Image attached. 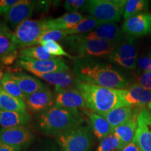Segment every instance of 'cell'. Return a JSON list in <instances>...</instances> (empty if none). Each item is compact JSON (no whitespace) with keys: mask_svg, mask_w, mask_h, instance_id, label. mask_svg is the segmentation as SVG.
I'll return each mask as SVG.
<instances>
[{"mask_svg":"<svg viewBox=\"0 0 151 151\" xmlns=\"http://www.w3.org/2000/svg\"><path fill=\"white\" fill-rule=\"evenodd\" d=\"M37 78L46 81L48 83L55 86V90H64L73 88L75 86L77 77L73 71L68 69L67 71L52 72L48 73H35Z\"/></svg>","mask_w":151,"mask_h":151,"instance_id":"obj_17","label":"cell"},{"mask_svg":"<svg viewBox=\"0 0 151 151\" xmlns=\"http://www.w3.org/2000/svg\"><path fill=\"white\" fill-rule=\"evenodd\" d=\"M24 100L13 97L0 86V110L7 111H27Z\"/></svg>","mask_w":151,"mask_h":151,"instance_id":"obj_25","label":"cell"},{"mask_svg":"<svg viewBox=\"0 0 151 151\" xmlns=\"http://www.w3.org/2000/svg\"><path fill=\"white\" fill-rule=\"evenodd\" d=\"M122 32L129 37H139L151 34V14L142 13L124 20Z\"/></svg>","mask_w":151,"mask_h":151,"instance_id":"obj_13","label":"cell"},{"mask_svg":"<svg viewBox=\"0 0 151 151\" xmlns=\"http://www.w3.org/2000/svg\"><path fill=\"white\" fill-rule=\"evenodd\" d=\"M141 151H151V111L143 108L137 118V129L134 138Z\"/></svg>","mask_w":151,"mask_h":151,"instance_id":"obj_12","label":"cell"},{"mask_svg":"<svg viewBox=\"0 0 151 151\" xmlns=\"http://www.w3.org/2000/svg\"><path fill=\"white\" fill-rule=\"evenodd\" d=\"M74 87L82 94L88 110L102 116L113 109L126 106L122 90L88 83L78 78Z\"/></svg>","mask_w":151,"mask_h":151,"instance_id":"obj_2","label":"cell"},{"mask_svg":"<svg viewBox=\"0 0 151 151\" xmlns=\"http://www.w3.org/2000/svg\"><path fill=\"white\" fill-rule=\"evenodd\" d=\"M120 143L118 138L112 133L100 141L96 151H115L120 150Z\"/></svg>","mask_w":151,"mask_h":151,"instance_id":"obj_31","label":"cell"},{"mask_svg":"<svg viewBox=\"0 0 151 151\" xmlns=\"http://www.w3.org/2000/svg\"><path fill=\"white\" fill-rule=\"evenodd\" d=\"M122 94L126 106L143 107L151 101V91L136 83L126 89H122Z\"/></svg>","mask_w":151,"mask_h":151,"instance_id":"obj_16","label":"cell"},{"mask_svg":"<svg viewBox=\"0 0 151 151\" xmlns=\"http://www.w3.org/2000/svg\"><path fill=\"white\" fill-rule=\"evenodd\" d=\"M11 74L20 89L26 96L39 91L46 86L37 77L28 75L22 71Z\"/></svg>","mask_w":151,"mask_h":151,"instance_id":"obj_20","label":"cell"},{"mask_svg":"<svg viewBox=\"0 0 151 151\" xmlns=\"http://www.w3.org/2000/svg\"><path fill=\"white\" fill-rule=\"evenodd\" d=\"M69 51L77 55L74 58H104L108 60L116 46V43L99 40L86 39L82 35H71L63 41Z\"/></svg>","mask_w":151,"mask_h":151,"instance_id":"obj_4","label":"cell"},{"mask_svg":"<svg viewBox=\"0 0 151 151\" xmlns=\"http://www.w3.org/2000/svg\"><path fill=\"white\" fill-rule=\"evenodd\" d=\"M137 118L135 117L113 129V133L118 138L120 149L132 142L137 129Z\"/></svg>","mask_w":151,"mask_h":151,"instance_id":"obj_23","label":"cell"},{"mask_svg":"<svg viewBox=\"0 0 151 151\" xmlns=\"http://www.w3.org/2000/svg\"><path fill=\"white\" fill-rule=\"evenodd\" d=\"M68 37V34L65 30L53 29L46 32L41 36L39 39L38 44H41L43 42L47 41H63Z\"/></svg>","mask_w":151,"mask_h":151,"instance_id":"obj_33","label":"cell"},{"mask_svg":"<svg viewBox=\"0 0 151 151\" xmlns=\"http://www.w3.org/2000/svg\"><path fill=\"white\" fill-rule=\"evenodd\" d=\"M86 3V1L84 0H67L65 1L64 6L69 13H75L85 6Z\"/></svg>","mask_w":151,"mask_h":151,"instance_id":"obj_36","label":"cell"},{"mask_svg":"<svg viewBox=\"0 0 151 151\" xmlns=\"http://www.w3.org/2000/svg\"><path fill=\"white\" fill-rule=\"evenodd\" d=\"M148 10V1L144 0H129L127 1L124 11V18L125 20L136 16V15L142 14Z\"/></svg>","mask_w":151,"mask_h":151,"instance_id":"obj_30","label":"cell"},{"mask_svg":"<svg viewBox=\"0 0 151 151\" xmlns=\"http://www.w3.org/2000/svg\"><path fill=\"white\" fill-rule=\"evenodd\" d=\"M0 67H1V64H0Z\"/></svg>","mask_w":151,"mask_h":151,"instance_id":"obj_44","label":"cell"},{"mask_svg":"<svg viewBox=\"0 0 151 151\" xmlns=\"http://www.w3.org/2000/svg\"><path fill=\"white\" fill-rule=\"evenodd\" d=\"M15 65L21 68L22 69L29 71L33 74L59 72L69 69L61 57L50 60H35L28 58H19Z\"/></svg>","mask_w":151,"mask_h":151,"instance_id":"obj_9","label":"cell"},{"mask_svg":"<svg viewBox=\"0 0 151 151\" xmlns=\"http://www.w3.org/2000/svg\"><path fill=\"white\" fill-rule=\"evenodd\" d=\"M4 24H5L4 23H2V22H0V31H1V29H2L3 27H4Z\"/></svg>","mask_w":151,"mask_h":151,"instance_id":"obj_43","label":"cell"},{"mask_svg":"<svg viewBox=\"0 0 151 151\" xmlns=\"http://www.w3.org/2000/svg\"><path fill=\"white\" fill-rule=\"evenodd\" d=\"M106 22H101L91 16H86L81 21L77 24L74 27L70 29L65 30L68 35H84L89 33L92 30Z\"/></svg>","mask_w":151,"mask_h":151,"instance_id":"obj_28","label":"cell"},{"mask_svg":"<svg viewBox=\"0 0 151 151\" xmlns=\"http://www.w3.org/2000/svg\"><path fill=\"white\" fill-rule=\"evenodd\" d=\"M24 102L29 110L34 113H41L55 105L54 94L48 87L26 96Z\"/></svg>","mask_w":151,"mask_h":151,"instance_id":"obj_15","label":"cell"},{"mask_svg":"<svg viewBox=\"0 0 151 151\" xmlns=\"http://www.w3.org/2000/svg\"><path fill=\"white\" fill-rule=\"evenodd\" d=\"M46 19L27 20L20 24L14 32V40L18 49L38 44L39 39L48 32Z\"/></svg>","mask_w":151,"mask_h":151,"instance_id":"obj_6","label":"cell"},{"mask_svg":"<svg viewBox=\"0 0 151 151\" xmlns=\"http://www.w3.org/2000/svg\"><path fill=\"white\" fill-rule=\"evenodd\" d=\"M57 141L63 151H90L92 135L86 126H79L57 136Z\"/></svg>","mask_w":151,"mask_h":151,"instance_id":"obj_7","label":"cell"},{"mask_svg":"<svg viewBox=\"0 0 151 151\" xmlns=\"http://www.w3.org/2000/svg\"><path fill=\"white\" fill-rule=\"evenodd\" d=\"M27 111H7L0 110V126L2 128H12L24 126L30 122Z\"/></svg>","mask_w":151,"mask_h":151,"instance_id":"obj_22","label":"cell"},{"mask_svg":"<svg viewBox=\"0 0 151 151\" xmlns=\"http://www.w3.org/2000/svg\"><path fill=\"white\" fill-rule=\"evenodd\" d=\"M21 149L17 148V147H14L8 146L0 141V151H20Z\"/></svg>","mask_w":151,"mask_h":151,"instance_id":"obj_40","label":"cell"},{"mask_svg":"<svg viewBox=\"0 0 151 151\" xmlns=\"http://www.w3.org/2000/svg\"><path fill=\"white\" fill-rule=\"evenodd\" d=\"M19 0H1L0 1V15L2 16L6 14Z\"/></svg>","mask_w":151,"mask_h":151,"instance_id":"obj_38","label":"cell"},{"mask_svg":"<svg viewBox=\"0 0 151 151\" xmlns=\"http://www.w3.org/2000/svg\"><path fill=\"white\" fill-rule=\"evenodd\" d=\"M125 0H90L86 1L83 10L104 22L116 23L124 14Z\"/></svg>","mask_w":151,"mask_h":151,"instance_id":"obj_5","label":"cell"},{"mask_svg":"<svg viewBox=\"0 0 151 151\" xmlns=\"http://www.w3.org/2000/svg\"><path fill=\"white\" fill-rule=\"evenodd\" d=\"M41 45L46 48V50L49 53L55 57H57V58H60L61 56H66L68 58H73V57L70 55L67 51H65L63 47L56 41H47L41 43Z\"/></svg>","mask_w":151,"mask_h":151,"instance_id":"obj_32","label":"cell"},{"mask_svg":"<svg viewBox=\"0 0 151 151\" xmlns=\"http://www.w3.org/2000/svg\"><path fill=\"white\" fill-rule=\"evenodd\" d=\"M86 39H99L116 43L121 39V32L118 24L113 22H106L98 26L89 33L82 35Z\"/></svg>","mask_w":151,"mask_h":151,"instance_id":"obj_18","label":"cell"},{"mask_svg":"<svg viewBox=\"0 0 151 151\" xmlns=\"http://www.w3.org/2000/svg\"><path fill=\"white\" fill-rule=\"evenodd\" d=\"M84 16L80 13H67L55 19H46V25L48 31L53 29L68 30L74 27L78 24Z\"/></svg>","mask_w":151,"mask_h":151,"instance_id":"obj_21","label":"cell"},{"mask_svg":"<svg viewBox=\"0 0 151 151\" xmlns=\"http://www.w3.org/2000/svg\"><path fill=\"white\" fill-rule=\"evenodd\" d=\"M82 122L81 112H73L53 106L39 113L37 127L43 134L58 136L79 127Z\"/></svg>","mask_w":151,"mask_h":151,"instance_id":"obj_3","label":"cell"},{"mask_svg":"<svg viewBox=\"0 0 151 151\" xmlns=\"http://www.w3.org/2000/svg\"><path fill=\"white\" fill-rule=\"evenodd\" d=\"M118 151H141V150L139 148L137 143L133 141L126 146H124L123 148L118 150Z\"/></svg>","mask_w":151,"mask_h":151,"instance_id":"obj_39","label":"cell"},{"mask_svg":"<svg viewBox=\"0 0 151 151\" xmlns=\"http://www.w3.org/2000/svg\"><path fill=\"white\" fill-rule=\"evenodd\" d=\"M107 60L125 69H136L137 53L133 37H122L116 43L114 50Z\"/></svg>","mask_w":151,"mask_h":151,"instance_id":"obj_8","label":"cell"},{"mask_svg":"<svg viewBox=\"0 0 151 151\" xmlns=\"http://www.w3.org/2000/svg\"><path fill=\"white\" fill-rule=\"evenodd\" d=\"M88 115L94 134L99 140H102L113 133V128L104 117L92 111H89Z\"/></svg>","mask_w":151,"mask_h":151,"instance_id":"obj_24","label":"cell"},{"mask_svg":"<svg viewBox=\"0 0 151 151\" xmlns=\"http://www.w3.org/2000/svg\"><path fill=\"white\" fill-rule=\"evenodd\" d=\"M34 134L25 126L0 129V141L8 146L22 149L32 141Z\"/></svg>","mask_w":151,"mask_h":151,"instance_id":"obj_11","label":"cell"},{"mask_svg":"<svg viewBox=\"0 0 151 151\" xmlns=\"http://www.w3.org/2000/svg\"><path fill=\"white\" fill-rule=\"evenodd\" d=\"M17 49L18 47L14 40V32L5 24L0 31V59Z\"/></svg>","mask_w":151,"mask_h":151,"instance_id":"obj_27","label":"cell"},{"mask_svg":"<svg viewBox=\"0 0 151 151\" xmlns=\"http://www.w3.org/2000/svg\"><path fill=\"white\" fill-rule=\"evenodd\" d=\"M73 72L83 82L113 89H125L129 80L111 65L94 58H73Z\"/></svg>","mask_w":151,"mask_h":151,"instance_id":"obj_1","label":"cell"},{"mask_svg":"<svg viewBox=\"0 0 151 151\" xmlns=\"http://www.w3.org/2000/svg\"><path fill=\"white\" fill-rule=\"evenodd\" d=\"M136 83L142 87L144 89L151 91V72L139 70L135 75Z\"/></svg>","mask_w":151,"mask_h":151,"instance_id":"obj_34","label":"cell"},{"mask_svg":"<svg viewBox=\"0 0 151 151\" xmlns=\"http://www.w3.org/2000/svg\"><path fill=\"white\" fill-rule=\"evenodd\" d=\"M0 86L7 93L11 94L13 97L24 100L25 99L26 95L20 89L18 84L14 79L12 78L11 74L9 72H5L3 78L0 82Z\"/></svg>","mask_w":151,"mask_h":151,"instance_id":"obj_29","label":"cell"},{"mask_svg":"<svg viewBox=\"0 0 151 151\" xmlns=\"http://www.w3.org/2000/svg\"><path fill=\"white\" fill-rule=\"evenodd\" d=\"M50 1H36V6H38V9L42 11L48 10Z\"/></svg>","mask_w":151,"mask_h":151,"instance_id":"obj_41","label":"cell"},{"mask_svg":"<svg viewBox=\"0 0 151 151\" xmlns=\"http://www.w3.org/2000/svg\"><path fill=\"white\" fill-rule=\"evenodd\" d=\"M143 108V107L137 106L119 107L109 111L103 116L114 129L115 127L124 123L130 119L138 117Z\"/></svg>","mask_w":151,"mask_h":151,"instance_id":"obj_19","label":"cell"},{"mask_svg":"<svg viewBox=\"0 0 151 151\" xmlns=\"http://www.w3.org/2000/svg\"><path fill=\"white\" fill-rule=\"evenodd\" d=\"M147 109H148L149 111H151V101L148 104V105H147Z\"/></svg>","mask_w":151,"mask_h":151,"instance_id":"obj_42","label":"cell"},{"mask_svg":"<svg viewBox=\"0 0 151 151\" xmlns=\"http://www.w3.org/2000/svg\"><path fill=\"white\" fill-rule=\"evenodd\" d=\"M36 7V1L19 0L18 2L4 15L5 20L12 29H16L32 16Z\"/></svg>","mask_w":151,"mask_h":151,"instance_id":"obj_14","label":"cell"},{"mask_svg":"<svg viewBox=\"0 0 151 151\" xmlns=\"http://www.w3.org/2000/svg\"><path fill=\"white\" fill-rule=\"evenodd\" d=\"M55 92L56 95L54 106H55L76 113L83 111L86 114L90 111L87 108L82 94L75 87L68 89L55 90Z\"/></svg>","mask_w":151,"mask_h":151,"instance_id":"obj_10","label":"cell"},{"mask_svg":"<svg viewBox=\"0 0 151 151\" xmlns=\"http://www.w3.org/2000/svg\"><path fill=\"white\" fill-rule=\"evenodd\" d=\"M19 58H28L35 60H50L58 58L49 53L44 47L40 45L19 49Z\"/></svg>","mask_w":151,"mask_h":151,"instance_id":"obj_26","label":"cell"},{"mask_svg":"<svg viewBox=\"0 0 151 151\" xmlns=\"http://www.w3.org/2000/svg\"><path fill=\"white\" fill-rule=\"evenodd\" d=\"M137 65L140 70L151 72V52L148 56L141 57L138 59Z\"/></svg>","mask_w":151,"mask_h":151,"instance_id":"obj_37","label":"cell"},{"mask_svg":"<svg viewBox=\"0 0 151 151\" xmlns=\"http://www.w3.org/2000/svg\"><path fill=\"white\" fill-rule=\"evenodd\" d=\"M19 59V49L14 50L11 53H9L2 58L0 59L1 67L4 68L11 67L13 65L16 63L17 60Z\"/></svg>","mask_w":151,"mask_h":151,"instance_id":"obj_35","label":"cell"}]
</instances>
